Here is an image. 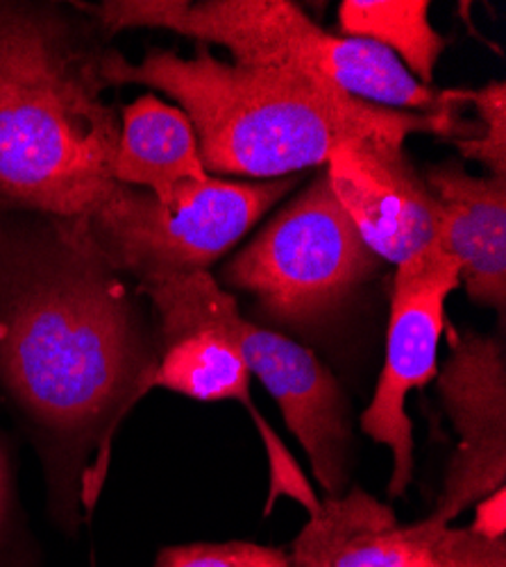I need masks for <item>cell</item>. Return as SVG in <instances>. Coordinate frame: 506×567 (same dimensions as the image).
<instances>
[{
  "instance_id": "1",
  "label": "cell",
  "mask_w": 506,
  "mask_h": 567,
  "mask_svg": "<svg viewBox=\"0 0 506 567\" xmlns=\"http://www.w3.org/2000/svg\"><path fill=\"white\" fill-rule=\"evenodd\" d=\"M82 216L0 209V389L41 445L62 519L99 499L110 443L153 391L157 337Z\"/></svg>"
},
{
  "instance_id": "2",
  "label": "cell",
  "mask_w": 506,
  "mask_h": 567,
  "mask_svg": "<svg viewBox=\"0 0 506 567\" xmlns=\"http://www.w3.org/2000/svg\"><path fill=\"white\" fill-rule=\"evenodd\" d=\"M110 53L89 19L0 0V209L78 218L114 192Z\"/></svg>"
},
{
  "instance_id": "3",
  "label": "cell",
  "mask_w": 506,
  "mask_h": 567,
  "mask_svg": "<svg viewBox=\"0 0 506 567\" xmlns=\"http://www.w3.org/2000/svg\"><path fill=\"white\" fill-rule=\"evenodd\" d=\"M105 78L146 84L189 116L207 173L259 182L326 166L352 138L402 144L411 134L464 136L471 125L454 112H395L361 103L332 82L291 66H244L211 55L205 43L192 58L153 49L130 64L112 49Z\"/></svg>"
},
{
  "instance_id": "4",
  "label": "cell",
  "mask_w": 506,
  "mask_h": 567,
  "mask_svg": "<svg viewBox=\"0 0 506 567\" xmlns=\"http://www.w3.org/2000/svg\"><path fill=\"white\" fill-rule=\"evenodd\" d=\"M380 259L334 198L326 171L229 259L223 281L255 298L266 322L311 337L361 293Z\"/></svg>"
},
{
  "instance_id": "5",
  "label": "cell",
  "mask_w": 506,
  "mask_h": 567,
  "mask_svg": "<svg viewBox=\"0 0 506 567\" xmlns=\"http://www.w3.org/2000/svg\"><path fill=\"white\" fill-rule=\"evenodd\" d=\"M157 316V327L207 322L233 339L250 374L278 402L287 427L304 447L313 477L328 497H341L350 477V402L337 377L309 348L248 320L233 293L209 270L166 277L136 287Z\"/></svg>"
},
{
  "instance_id": "6",
  "label": "cell",
  "mask_w": 506,
  "mask_h": 567,
  "mask_svg": "<svg viewBox=\"0 0 506 567\" xmlns=\"http://www.w3.org/2000/svg\"><path fill=\"white\" fill-rule=\"evenodd\" d=\"M296 184L298 175L266 182L207 175L182 184L166 203L144 188L116 184L107 200L82 218L105 259L142 287L207 270Z\"/></svg>"
},
{
  "instance_id": "7",
  "label": "cell",
  "mask_w": 506,
  "mask_h": 567,
  "mask_svg": "<svg viewBox=\"0 0 506 567\" xmlns=\"http://www.w3.org/2000/svg\"><path fill=\"white\" fill-rule=\"evenodd\" d=\"M458 284V266L438 244L400 264L393 279L386 357L373 402L359 420L363 434L393 452L391 497H402L413 480V430L406 398L430 384L438 372L445 302Z\"/></svg>"
},
{
  "instance_id": "8",
  "label": "cell",
  "mask_w": 506,
  "mask_h": 567,
  "mask_svg": "<svg viewBox=\"0 0 506 567\" xmlns=\"http://www.w3.org/2000/svg\"><path fill=\"white\" fill-rule=\"evenodd\" d=\"M436 377L458 445L427 519L436 527H450L454 517L506 484L504 339L477 332L452 339L450 357Z\"/></svg>"
},
{
  "instance_id": "9",
  "label": "cell",
  "mask_w": 506,
  "mask_h": 567,
  "mask_svg": "<svg viewBox=\"0 0 506 567\" xmlns=\"http://www.w3.org/2000/svg\"><path fill=\"white\" fill-rule=\"evenodd\" d=\"M326 175L334 198L380 261L400 266L436 244V203L402 144L343 141L332 151Z\"/></svg>"
},
{
  "instance_id": "10",
  "label": "cell",
  "mask_w": 506,
  "mask_h": 567,
  "mask_svg": "<svg viewBox=\"0 0 506 567\" xmlns=\"http://www.w3.org/2000/svg\"><path fill=\"white\" fill-rule=\"evenodd\" d=\"M280 62L332 82L348 96L395 112H454L471 91H434L413 78L384 45L330 34L291 3L280 39Z\"/></svg>"
},
{
  "instance_id": "11",
  "label": "cell",
  "mask_w": 506,
  "mask_h": 567,
  "mask_svg": "<svg viewBox=\"0 0 506 567\" xmlns=\"http://www.w3.org/2000/svg\"><path fill=\"white\" fill-rule=\"evenodd\" d=\"M425 184L436 203V244L466 284L468 298L506 313V179L432 166Z\"/></svg>"
},
{
  "instance_id": "12",
  "label": "cell",
  "mask_w": 506,
  "mask_h": 567,
  "mask_svg": "<svg viewBox=\"0 0 506 567\" xmlns=\"http://www.w3.org/2000/svg\"><path fill=\"white\" fill-rule=\"evenodd\" d=\"M112 173L118 184L144 188L162 203L182 184L209 175L189 116L153 93L123 110Z\"/></svg>"
},
{
  "instance_id": "13",
  "label": "cell",
  "mask_w": 506,
  "mask_h": 567,
  "mask_svg": "<svg viewBox=\"0 0 506 567\" xmlns=\"http://www.w3.org/2000/svg\"><path fill=\"white\" fill-rule=\"evenodd\" d=\"M339 30L341 37L384 45L425 86L445 51V39L430 21L427 0H343Z\"/></svg>"
},
{
  "instance_id": "14",
  "label": "cell",
  "mask_w": 506,
  "mask_h": 567,
  "mask_svg": "<svg viewBox=\"0 0 506 567\" xmlns=\"http://www.w3.org/2000/svg\"><path fill=\"white\" fill-rule=\"evenodd\" d=\"M395 523V513L359 488L326 497L293 540L287 567H334L341 545L357 532Z\"/></svg>"
},
{
  "instance_id": "15",
  "label": "cell",
  "mask_w": 506,
  "mask_h": 567,
  "mask_svg": "<svg viewBox=\"0 0 506 567\" xmlns=\"http://www.w3.org/2000/svg\"><path fill=\"white\" fill-rule=\"evenodd\" d=\"M468 103L475 105L482 127L471 125L464 136H454V146L462 157L482 164L486 175L506 179V84L488 82L471 91Z\"/></svg>"
},
{
  "instance_id": "16",
  "label": "cell",
  "mask_w": 506,
  "mask_h": 567,
  "mask_svg": "<svg viewBox=\"0 0 506 567\" xmlns=\"http://www.w3.org/2000/svg\"><path fill=\"white\" fill-rule=\"evenodd\" d=\"M289 551L255 543H196L162 549L155 567H287Z\"/></svg>"
},
{
  "instance_id": "17",
  "label": "cell",
  "mask_w": 506,
  "mask_h": 567,
  "mask_svg": "<svg viewBox=\"0 0 506 567\" xmlns=\"http://www.w3.org/2000/svg\"><path fill=\"white\" fill-rule=\"evenodd\" d=\"M430 549L441 567H506V536L486 538L473 529L443 527Z\"/></svg>"
},
{
  "instance_id": "18",
  "label": "cell",
  "mask_w": 506,
  "mask_h": 567,
  "mask_svg": "<svg viewBox=\"0 0 506 567\" xmlns=\"http://www.w3.org/2000/svg\"><path fill=\"white\" fill-rule=\"evenodd\" d=\"M475 523L473 532L486 538H502L506 536V491L497 488L493 495L484 497L475 504Z\"/></svg>"
},
{
  "instance_id": "19",
  "label": "cell",
  "mask_w": 506,
  "mask_h": 567,
  "mask_svg": "<svg viewBox=\"0 0 506 567\" xmlns=\"http://www.w3.org/2000/svg\"><path fill=\"white\" fill-rule=\"evenodd\" d=\"M10 519H12V482H10V467L8 456L0 445V549H3L10 532Z\"/></svg>"
},
{
  "instance_id": "20",
  "label": "cell",
  "mask_w": 506,
  "mask_h": 567,
  "mask_svg": "<svg viewBox=\"0 0 506 567\" xmlns=\"http://www.w3.org/2000/svg\"><path fill=\"white\" fill-rule=\"evenodd\" d=\"M393 567H441L438 560L432 556L430 545L419 547L416 551H411L406 558H402L400 563H395Z\"/></svg>"
}]
</instances>
